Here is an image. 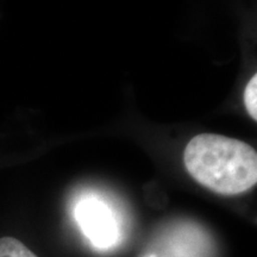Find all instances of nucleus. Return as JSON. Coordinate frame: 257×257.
Returning <instances> with one entry per match:
<instances>
[{
	"mask_svg": "<svg viewBox=\"0 0 257 257\" xmlns=\"http://www.w3.org/2000/svg\"><path fill=\"white\" fill-rule=\"evenodd\" d=\"M184 162L195 181L218 194H239L257 182L256 150L236 138L198 135L186 146Z\"/></svg>",
	"mask_w": 257,
	"mask_h": 257,
	"instance_id": "1",
	"label": "nucleus"
},
{
	"mask_svg": "<svg viewBox=\"0 0 257 257\" xmlns=\"http://www.w3.org/2000/svg\"><path fill=\"white\" fill-rule=\"evenodd\" d=\"M80 229L98 248H110L118 239V226L113 214L104 202L94 198L80 201L75 207Z\"/></svg>",
	"mask_w": 257,
	"mask_h": 257,
	"instance_id": "2",
	"label": "nucleus"
},
{
	"mask_svg": "<svg viewBox=\"0 0 257 257\" xmlns=\"http://www.w3.org/2000/svg\"><path fill=\"white\" fill-rule=\"evenodd\" d=\"M257 74L250 79L244 91V105L253 120H257Z\"/></svg>",
	"mask_w": 257,
	"mask_h": 257,
	"instance_id": "4",
	"label": "nucleus"
},
{
	"mask_svg": "<svg viewBox=\"0 0 257 257\" xmlns=\"http://www.w3.org/2000/svg\"><path fill=\"white\" fill-rule=\"evenodd\" d=\"M0 257H38L21 239L12 236L0 237Z\"/></svg>",
	"mask_w": 257,
	"mask_h": 257,
	"instance_id": "3",
	"label": "nucleus"
}]
</instances>
